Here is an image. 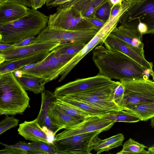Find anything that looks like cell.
<instances>
[{
  "instance_id": "1",
  "label": "cell",
  "mask_w": 154,
  "mask_h": 154,
  "mask_svg": "<svg viewBox=\"0 0 154 154\" xmlns=\"http://www.w3.org/2000/svg\"><path fill=\"white\" fill-rule=\"evenodd\" d=\"M92 54L93 60L99 71L97 75L119 81L149 79V71L119 51L99 45L94 48Z\"/></svg>"
},
{
  "instance_id": "2",
  "label": "cell",
  "mask_w": 154,
  "mask_h": 154,
  "mask_svg": "<svg viewBox=\"0 0 154 154\" xmlns=\"http://www.w3.org/2000/svg\"><path fill=\"white\" fill-rule=\"evenodd\" d=\"M49 17L31 8L17 20L0 23V43L14 45L27 38L35 37L47 26Z\"/></svg>"
},
{
  "instance_id": "3",
  "label": "cell",
  "mask_w": 154,
  "mask_h": 154,
  "mask_svg": "<svg viewBox=\"0 0 154 154\" xmlns=\"http://www.w3.org/2000/svg\"><path fill=\"white\" fill-rule=\"evenodd\" d=\"M30 98L13 72L0 75V115L22 114Z\"/></svg>"
},
{
  "instance_id": "4",
  "label": "cell",
  "mask_w": 154,
  "mask_h": 154,
  "mask_svg": "<svg viewBox=\"0 0 154 154\" xmlns=\"http://www.w3.org/2000/svg\"><path fill=\"white\" fill-rule=\"evenodd\" d=\"M120 22L141 38L145 34H154V0H143L131 5Z\"/></svg>"
},
{
  "instance_id": "5",
  "label": "cell",
  "mask_w": 154,
  "mask_h": 154,
  "mask_svg": "<svg viewBox=\"0 0 154 154\" xmlns=\"http://www.w3.org/2000/svg\"><path fill=\"white\" fill-rule=\"evenodd\" d=\"M72 58L52 50L49 55L40 62L25 66L17 70L22 74L42 78L45 84L60 76L66 64Z\"/></svg>"
},
{
  "instance_id": "6",
  "label": "cell",
  "mask_w": 154,
  "mask_h": 154,
  "mask_svg": "<svg viewBox=\"0 0 154 154\" xmlns=\"http://www.w3.org/2000/svg\"><path fill=\"white\" fill-rule=\"evenodd\" d=\"M97 131L71 136L59 137L55 136L53 143L57 154H90L99 143L101 133Z\"/></svg>"
},
{
  "instance_id": "7",
  "label": "cell",
  "mask_w": 154,
  "mask_h": 154,
  "mask_svg": "<svg viewBox=\"0 0 154 154\" xmlns=\"http://www.w3.org/2000/svg\"><path fill=\"white\" fill-rule=\"evenodd\" d=\"M120 82L110 83L67 96L80 100L109 112L122 110L114 101L115 90Z\"/></svg>"
},
{
  "instance_id": "8",
  "label": "cell",
  "mask_w": 154,
  "mask_h": 154,
  "mask_svg": "<svg viewBox=\"0 0 154 154\" xmlns=\"http://www.w3.org/2000/svg\"><path fill=\"white\" fill-rule=\"evenodd\" d=\"M120 82L125 87L122 110L134 104L154 103V82L149 79Z\"/></svg>"
},
{
  "instance_id": "9",
  "label": "cell",
  "mask_w": 154,
  "mask_h": 154,
  "mask_svg": "<svg viewBox=\"0 0 154 154\" xmlns=\"http://www.w3.org/2000/svg\"><path fill=\"white\" fill-rule=\"evenodd\" d=\"M49 16L47 26L49 28L68 30L94 28L84 17L71 7L59 5L56 12Z\"/></svg>"
},
{
  "instance_id": "10",
  "label": "cell",
  "mask_w": 154,
  "mask_h": 154,
  "mask_svg": "<svg viewBox=\"0 0 154 154\" xmlns=\"http://www.w3.org/2000/svg\"><path fill=\"white\" fill-rule=\"evenodd\" d=\"M119 23V20L116 18H108L93 39L66 64L62 73L60 76V78L59 82L63 80L79 61L89 52L96 46L102 45L106 37L117 26Z\"/></svg>"
},
{
  "instance_id": "11",
  "label": "cell",
  "mask_w": 154,
  "mask_h": 154,
  "mask_svg": "<svg viewBox=\"0 0 154 154\" xmlns=\"http://www.w3.org/2000/svg\"><path fill=\"white\" fill-rule=\"evenodd\" d=\"M102 75L79 79L56 88L54 94L56 98L67 96L100 87L113 82Z\"/></svg>"
},
{
  "instance_id": "12",
  "label": "cell",
  "mask_w": 154,
  "mask_h": 154,
  "mask_svg": "<svg viewBox=\"0 0 154 154\" xmlns=\"http://www.w3.org/2000/svg\"><path fill=\"white\" fill-rule=\"evenodd\" d=\"M115 123L100 116H90L80 123L70 128L65 129L55 136L64 137L97 131L103 132L110 129Z\"/></svg>"
},
{
  "instance_id": "13",
  "label": "cell",
  "mask_w": 154,
  "mask_h": 154,
  "mask_svg": "<svg viewBox=\"0 0 154 154\" xmlns=\"http://www.w3.org/2000/svg\"><path fill=\"white\" fill-rule=\"evenodd\" d=\"M60 44L54 42H38L1 52L0 63L5 61L14 60L48 50L51 51Z\"/></svg>"
},
{
  "instance_id": "14",
  "label": "cell",
  "mask_w": 154,
  "mask_h": 154,
  "mask_svg": "<svg viewBox=\"0 0 154 154\" xmlns=\"http://www.w3.org/2000/svg\"><path fill=\"white\" fill-rule=\"evenodd\" d=\"M103 44L106 48L119 51L131 58L150 72L153 71V65L152 62L147 61L130 45L120 38L110 34L106 37Z\"/></svg>"
},
{
  "instance_id": "15",
  "label": "cell",
  "mask_w": 154,
  "mask_h": 154,
  "mask_svg": "<svg viewBox=\"0 0 154 154\" xmlns=\"http://www.w3.org/2000/svg\"><path fill=\"white\" fill-rule=\"evenodd\" d=\"M18 131V134L25 139L32 142L50 143L47 132L39 125L37 118L20 124Z\"/></svg>"
},
{
  "instance_id": "16",
  "label": "cell",
  "mask_w": 154,
  "mask_h": 154,
  "mask_svg": "<svg viewBox=\"0 0 154 154\" xmlns=\"http://www.w3.org/2000/svg\"><path fill=\"white\" fill-rule=\"evenodd\" d=\"M41 108L37 119L38 124L43 128L45 127L51 132L53 136L60 129L52 122L48 115V110L51 103L56 100L54 93L48 90H45L41 93Z\"/></svg>"
},
{
  "instance_id": "17",
  "label": "cell",
  "mask_w": 154,
  "mask_h": 154,
  "mask_svg": "<svg viewBox=\"0 0 154 154\" xmlns=\"http://www.w3.org/2000/svg\"><path fill=\"white\" fill-rule=\"evenodd\" d=\"M51 51L48 50L14 60L5 61L0 63V75L13 72L25 66L40 62L46 57Z\"/></svg>"
},
{
  "instance_id": "18",
  "label": "cell",
  "mask_w": 154,
  "mask_h": 154,
  "mask_svg": "<svg viewBox=\"0 0 154 154\" xmlns=\"http://www.w3.org/2000/svg\"><path fill=\"white\" fill-rule=\"evenodd\" d=\"M110 34L125 42L139 55L145 58L142 38L132 30L121 24L116 27Z\"/></svg>"
},
{
  "instance_id": "19",
  "label": "cell",
  "mask_w": 154,
  "mask_h": 154,
  "mask_svg": "<svg viewBox=\"0 0 154 154\" xmlns=\"http://www.w3.org/2000/svg\"><path fill=\"white\" fill-rule=\"evenodd\" d=\"M30 8L23 5L8 2L0 3V23L15 20L26 15Z\"/></svg>"
},
{
  "instance_id": "20",
  "label": "cell",
  "mask_w": 154,
  "mask_h": 154,
  "mask_svg": "<svg viewBox=\"0 0 154 154\" xmlns=\"http://www.w3.org/2000/svg\"><path fill=\"white\" fill-rule=\"evenodd\" d=\"M54 100L49 105L48 115L52 123L60 130L70 128L81 121L68 115L60 108Z\"/></svg>"
},
{
  "instance_id": "21",
  "label": "cell",
  "mask_w": 154,
  "mask_h": 154,
  "mask_svg": "<svg viewBox=\"0 0 154 154\" xmlns=\"http://www.w3.org/2000/svg\"><path fill=\"white\" fill-rule=\"evenodd\" d=\"M60 5L71 8L84 18L95 17L100 6L98 0H71Z\"/></svg>"
},
{
  "instance_id": "22",
  "label": "cell",
  "mask_w": 154,
  "mask_h": 154,
  "mask_svg": "<svg viewBox=\"0 0 154 154\" xmlns=\"http://www.w3.org/2000/svg\"><path fill=\"white\" fill-rule=\"evenodd\" d=\"M16 77L26 91H32L35 94L42 93L45 91V84L42 78L23 74Z\"/></svg>"
},
{
  "instance_id": "23",
  "label": "cell",
  "mask_w": 154,
  "mask_h": 154,
  "mask_svg": "<svg viewBox=\"0 0 154 154\" xmlns=\"http://www.w3.org/2000/svg\"><path fill=\"white\" fill-rule=\"evenodd\" d=\"M124 110L133 113L140 121H146L154 118V103H142L128 106Z\"/></svg>"
},
{
  "instance_id": "24",
  "label": "cell",
  "mask_w": 154,
  "mask_h": 154,
  "mask_svg": "<svg viewBox=\"0 0 154 154\" xmlns=\"http://www.w3.org/2000/svg\"><path fill=\"white\" fill-rule=\"evenodd\" d=\"M58 98L74 105L88 113L91 116H101L109 112L80 100L68 96Z\"/></svg>"
},
{
  "instance_id": "25",
  "label": "cell",
  "mask_w": 154,
  "mask_h": 154,
  "mask_svg": "<svg viewBox=\"0 0 154 154\" xmlns=\"http://www.w3.org/2000/svg\"><path fill=\"white\" fill-rule=\"evenodd\" d=\"M55 102L64 112L78 120L82 122L91 116L87 112L79 107L58 98H56Z\"/></svg>"
},
{
  "instance_id": "26",
  "label": "cell",
  "mask_w": 154,
  "mask_h": 154,
  "mask_svg": "<svg viewBox=\"0 0 154 154\" xmlns=\"http://www.w3.org/2000/svg\"><path fill=\"white\" fill-rule=\"evenodd\" d=\"M124 139L123 134L119 133L104 140L100 139L94 150L97 154L104 151H108L113 148L122 146Z\"/></svg>"
},
{
  "instance_id": "27",
  "label": "cell",
  "mask_w": 154,
  "mask_h": 154,
  "mask_svg": "<svg viewBox=\"0 0 154 154\" xmlns=\"http://www.w3.org/2000/svg\"><path fill=\"white\" fill-rule=\"evenodd\" d=\"M100 117L115 122L135 123L140 121V119L133 113L123 110L113 111Z\"/></svg>"
},
{
  "instance_id": "28",
  "label": "cell",
  "mask_w": 154,
  "mask_h": 154,
  "mask_svg": "<svg viewBox=\"0 0 154 154\" xmlns=\"http://www.w3.org/2000/svg\"><path fill=\"white\" fill-rule=\"evenodd\" d=\"M86 44L79 42H69L60 44L52 50L61 54L72 57L76 55Z\"/></svg>"
},
{
  "instance_id": "29",
  "label": "cell",
  "mask_w": 154,
  "mask_h": 154,
  "mask_svg": "<svg viewBox=\"0 0 154 154\" xmlns=\"http://www.w3.org/2000/svg\"><path fill=\"white\" fill-rule=\"evenodd\" d=\"M146 148V146L143 144L130 138L124 143L122 149L116 154H149L148 150L145 149Z\"/></svg>"
},
{
  "instance_id": "30",
  "label": "cell",
  "mask_w": 154,
  "mask_h": 154,
  "mask_svg": "<svg viewBox=\"0 0 154 154\" xmlns=\"http://www.w3.org/2000/svg\"><path fill=\"white\" fill-rule=\"evenodd\" d=\"M29 143L44 154H57V149L53 142L47 143L40 142Z\"/></svg>"
},
{
  "instance_id": "31",
  "label": "cell",
  "mask_w": 154,
  "mask_h": 154,
  "mask_svg": "<svg viewBox=\"0 0 154 154\" xmlns=\"http://www.w3.org/2000/svg\"><path fill=\"white\" fill-rule=\"evenodd\" d=\"M19 121L13 116L6 115L0 122V135L8 130L17 126Z\"/></svg>"
},
{
  "instance_id": "32",
  "label": "cell",
  "mask_w": 154,
  "mask_h": 154,
  "mask_svg": "<svg viewBox=\"0 0 154 154\" xmlns=\"http://www.w3.org/2000/svg\"><path fill=\"white\" fill-rule=\"evenodd\" d=\"M124 91L125 87L123 84L120 82V84L115 90L114 97V101L122 110Z\"/></svg>"
},
{
  "instance_id": "33",
  "label": "cell",
  "mask_w": 154,
  "mask_h": 154,
  "mask_svg": "<svg viewBox=\"0 0 154 154\" xmlns=\"http://www.w3.org/2000/svg\"><path fill=\"white\" fill-rule=\"evenodd\" d=\"M110 12V8L108 0L96 11L95 16L106 21L109 18Z\"/></svg>"
},
{
  "instance_id": "34",
  "label": "cell",
  "mask_w": 154,
  "mask_h": 154,
  "mask_svg": "<svg viewBox=\"0 0 154 154\" xmlns=\"http://www.w3.org/2000/svg\"><path fill=\"white\" fill-rule=\"evenodd\" d=\"M13 146L16 148L24 150L27 152L28 154H44L42 152L35 149L29 143L25 141H19Z\"/></svg>"
},
{
  "instance_id": "35",
  "label": "cell",
  "mask_w": 154,
  "mask_h": 154,
  "mask_svg": "<svg viewBox=\"0 0 154 154\" xmlns=\"http://www.w3.org/2000/svg\"><path fill=\"white\" fill-rule=\"evenodd\" d=\"M0 144L5 146V148L0 150V154H28L27 152L14 146L12 145H9L0 142Z\"/></svg>"
},
{
  "instance_id": "36",
  "label": "cell",
  "mask_w": 154,
  "mask_h": 154,
  "mask_svg": "<svg viewBox=\"0 0 154 154\" xmlns=\"http://www.w3.org/2000/svg\"><path fill=\"white\" fill-rule=\"evenodd\" d=\"M85 18L92 25L94 28L99 30L103 26L106 22L96 16L85 17Z\"/></svg>"
},
{
  "instance_id": "37",
  "label": "cell",
  "mask_w": 154,
  "mask_h": 154,
  "mask_svg": "<svg viewBox=\"0 0 154 154\" xmlns=\"http://www.w3.org/2000/svg\"><path fill=\"white\" fill-rule=\"evenodd\" d=\"M8 2L16 3L31 8V0H0V3Z\"/></svg>"
},
{
  "instance_id": "38",
  "label": "cell",
  "mask_w": 154,
  "mask_h": 154,
  "mask_svg": "<svg viewBox=\"0 0 154 154\" xmlns=\"http://www.w3.org/2000/svg\"><path fill=\"white\" fill-rule=\"evenodd\" d=\"M36 37L32 36L25 38L14 44L16 47H19L26 46L32 44Z\"/></svg>"
},
{
  "instance_id": "39",
  "label": "cell",
  "mask_w": 154,
  "mask_h": 154,
  "mask_svg": "<svg viewBox=\"0 0 154 154\" xmlns=\"http://www.w3.org/2000/svg\"><path fill=\"white\" fill-rule=\"evenodd\" d=\"M31 8L37 10L46 4V0H31Z\"/></svg>"
},
{
  "instance_id": "40",
  "label": "cell",
  "mask_w": 154,
  "mask_h": 154,
  "mask_svg": "<svg viewBox=\"0 0 154 154\" xmlns=\"http://www.w3.org/2000/svg\"><path fill=\"white\" fill-rule=\"evenodd\" d=\"M15 48L14 45L0 43V52L8 51Z\"/></svg>"
},
{
  "instance_id": "41",
  "label": "cell",
  "mask_w": 154,
  "mask_h": 154,
  "mask_svg": "<svg viewBox=\"0 0 154 154\" xmlns=\"http://www.w3.org/2000/svg\"><path fill=\"white\" fill-rule=\"evenodd\" d=\"M110 8L113 7L115 5H122L125 0H108Z\"/></svg>"
},
{
  "instance_id": "42",
  "label": "cell",
  "mask_w": 154,
  "mask_h": 154,
  "mask_svg": "<svg viewBox=\"0 0 154 154\" xmlns=\"http://www.w3.org/2000/svg\"><path fill=\"white\" fill-rule=\"evenodd\" d=\"M71 0H56L50 6L49 8L56 7Z\"/></svg>"
},
{
  "instance_id": "43",
  "label": "cell",
  "mask_w": 154,
  "mask_h": 154,
  "mask_svg": "<svg viewBox=\"0 0 154 154\" xmlns=\"http://www.w3.org/2000/svg\"><path fill=\"white\" fill-rule=\"evenodd\" d=\"M130 3L131 5L139 3L143 0H125Z\"/></svg>"
},
{
  "instance_id": "44",
  "label": "cell",
  "mask_w": 154,
  "mask_h": 154,
  "mask_svg": "<svg viewBox=\"0 0 154 154\" xmlns=\"http://www.w3.org/2000/svg\"><path fill=\"white\" fill-rule=\"evenodd\" d=\"M148 151L149 154H154V145L148 148Z\"/></svg>"
},
{
  "instance_id": "45",
  "label": "cell",
  "mask_w": 154,
  "mask_h": 154,
  "mask_svg": "<svg viewBox=\"0 0 154 154\" xmlns=\"http://www.w3.org/2000/svg\"><path fill=\"white\" fill-rule=\"evenodd\" d=\"M150 125L152 128L154 127V118L151 119L150 124Z\"/></svg>"
},
{
  "instance_id": "46",
  "label": "cell",
  "mask_w": 154,
  "mask_h": 154,
  "mask_svg": "<svg viewBox=\"0 0 154 154\" xmlns=\"http://www.w3.org/2000/svg\"><path fill=\"white\" fill-rule=\"evenodd\" d=\"M149 74L152 77L153 82H154V72L153 71L151 72Z\"/></svg>"
},
{
  "instance_id": "47",
  "label": "cell",
  "mask_w": 154,
  "mask_h": 154,
  "mask_svg": "<svg viewBox=\"0 0 154 154\" xmlns=\"http://www.w3.org/2000/svg\"><path fill=\"white\" fill-rule=\"evenodd\" d=\"M91 0V1H94V0Z\"/></svg>"
}]
</instances>
